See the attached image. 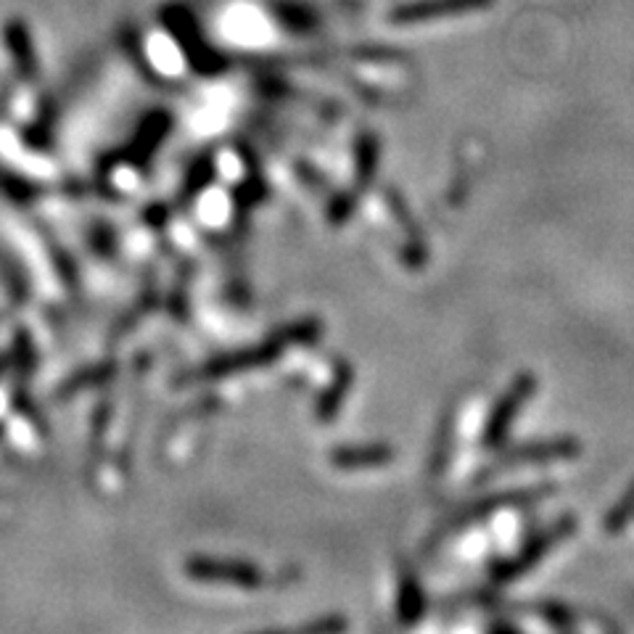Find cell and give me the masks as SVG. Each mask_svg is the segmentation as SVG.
I'll use <instances>...</instances> for the list:
<instances>
[{"mask_svg":"<svg viewBox=\"0 0 634 634\" xmlns=\"http://www.w3.org/2000/svg\"><path fill=\"white\" fill-rule=\"evenodd\" d=\"M313 330H315V326H294V328H288L286 334L273 336V339L265 341V344H260V347L241 349V352L225 355V357H220V360L209 362L207 368H201L199 373H196V379L212 381V379H220V376L239 373V370H252V368L270 366V362H273L275 357L283 352V349H286V344L299 341V339H309V336H313Z\"/></svg>","mask_w":634,"mask_h":634,"instance_id":"1","label":"cell"},{"mask_svg":"<svg viewBox=\"0 0 634 634\" xmlns=\"http://www.w3.org/2000/svg\"><path fill=\"white\" fill-rule=\"evenodd\" d=\"M186 573L199 582H218L235 587L262 584V571L246 561H231V558H204L196 556L186 563Z\"/></svg>","mask_w":634,"mask_h":634,"instance_id":"2","label":"cell"},{"mask_svg":"<svg viewBox=\"0 0 634 634\" xmlns=\"http://www.w3.org/2000/svg\"><path fill=\"white\" fill-rule=\"evenodd\" d=\"M106 376H109V370H106V366L87 370V373H80L77 379H72V383H66V387L62 389V394L70 397V394H74V391H80L83 387H93V383H101V381L106 379Z\"/></svg>","mask_w":634,"mask_h":634,"instance_id":"3","label":"cell"},{"mask_svg":"<svg viewBox=\"0 0 634 634\" xmlns=\"http://www.w3.org/2000/svg\"><path fill=\"white\" fill-rule=\"evenodd\" d=\"M11 362H13V355H3V357H0V373H6V370L11 368Z\"/></svg>","mask_w":634,"mask_h":634,"instance_id":"4","label":"cell"},{"mask_svg":"<svg viewBox=\"0 0 634 634\" xmlns=\"http://www.w3.org/2000/svg\"><path fill=\"white\" fill-rule=\"evenodd\" d=\"M0 434H3V426H0Z\"/></svg>","mask_w":634,"mask_h":634,"instance_id":"5","label":"cell"}]
</instances>
